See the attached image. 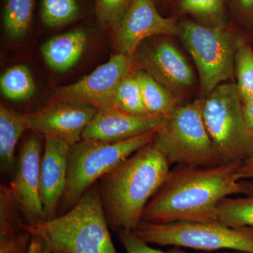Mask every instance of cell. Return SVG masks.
Returning a JSON list of instances; mask_svg holds the SVG:
<instances>
[{
    "label": "cell",
    "mask_w": 253,
    "mask_h": 253,
    "mask_svg": "<svg viewBox=\"0 0 253 253\" xmlns=\"http://www.w3.org/2000/svg\"><path fill=\"white\" fill-rule=\"evenodd\" d=\"M241 162L221 163L214 167L176 166L151 198L142 221L154 224L212 222L218 221L221 200L253 193L252 179L237 180L234 174Z\"/></svg>",
    "instance_id": "cell-1"
},
{
    "label": "cell",
    "mask_w": 253,
    "mask_h": 253,
    "mask_svg": "<svg viewBox=\"0 0 253 253\" xmlns=\"http://www.w3.org/2000/svg\"><path fill=\"white\" fill-rule=\"evenodd\" d=\"M169 166L151 142L98 181L106 219L113 231H135L144 208L166 181Z\"/></svg>",
    "instance_id": "cell-2"
},
{
    "label": "cell",
    "mask_w": 253,
    "mask_h": 253,
    "mask_svg": "<svg viewBox=\"0 0 253 253\" xmlns=\"http://www.w3.org/2000/svg\"><path fill=\"white\" fill-rule=\"evenodd\" d=\"M23 229L42 236L53 251L66 253H118L106 219L99 182L90 186L76 206L54 219Z\"/></svg>",
    "instance_id": "cell-3"
},
{
    "label": "cell",
    "mask_w": 253,
    "mask_h": 253,
    "mask_svg": "<svg viewBox=\"0 0 253 253\" xmlns=\"http://www.w3.org/2000/svg\"><path fill=\"white\" fill-rule=\"evenodd\" d=\"M156 132L151 131L115 142L82 139L70 146L67 181L59 207L61 214L74 207L86 190L104 174L153 142Z\"/></svg>",
    "instance_id": "cell-4"
},
{
    "label": "cell",
    "mask_w": 253,
    "mask_h": 253,
    "mask_svg": "<svg viewBox=\"0 0 253 253\" xmlns=\"http://www.w3.org/2000/svg\"><path fill=\"white\" fill-rule=\"evenodd\" d=\"M201 104L199 99L178 106L156 130L153 144L169 165L206 168L224 163L206 130Z\"/></svg>",
    "instance_id": "cell-5"
},
{
    "label": "cell",
    "mask_w": 253,
    "mask_h": 253,
    "mask_svg": "<svg viewBox=\"0 0 253 253\" xmlns=\"http://www.w3.org/2000/svg\"><path fill=\"white\" fill-rule=\"evenodd\" d=\"M147 244L187 248L206 253H253V228H233L219 221L154 224L141 221L134 231Z\"/></svg>",
    "instance_id": "cell-6"
},
{
    "label": "cell",
    "mask_w": 253,
    "mask_h": 253,
    "mask_svg": "<svg viewBox=\"0 0 253 253\" xmlns=\"http://www.w3.org/2000/svg\"><path fill=\"white\" fill-rule=\"evenodd\" d=\"M201 101L205 126L221 161L242 163L253 154V141L236 83L219 84Z\"/></svg>",
    "instance_id": "cell-7"
},
{
    "label": "cell",
    "mask_w": 253,
    "mask_h": 253,
    "mask_svg": "<svg viewBox=\"0 0 253 253\" xmlns=\"http://www.w3.org/2000/svg\"><path fill=\"white\" fill-rule=\"evenodd\" d=\"M179 28V36L196 63L204 97L233 79L238 38L228 26L209 27L186 21Z\"/></svg>",
    "instance_id": "cell-8"
},
{
    "label": "cell",
    "mask_w": 253,
    "mask_h": 253,
    "mask_svg": "<svg viewBox=\"0 0 253 253\" xmlns=\"http://www.w3.org/2000/svg\"><path fill=\"white\" fill-rule=\"evenodd\" d=\"M134 70L133 56L118 53L79 81L55 89L51 100L110 107L118 84Z\"/></svg>",
    "instance_id": "cell-9"
},
{
    "label": "cell",
    "mask_w": 253,
    "mask_h": 253,
    "mask_svg": "<svg viewBox=\"0 0 253 253\" xmlns=\"http://www.w3.org/2000/svg\"><path fill=\"white\" fill-rule=\"evenodd\" d=\"M41 140L28 137L21 145L9 188L25 224L35 226L46 221L41 196Z\"/></svg>",
    "instance_id": "cell-10"
},
{
    "label": "cell",
    "mask_w": 253,
    "mask_h": 253,
    "mask_svg": "<svg viewBox=\"0 0 253 253\" xmlns=\"http://www.w3.org/2000/svg\"><path fill=\"white\" fill-rule=\"evenodd\" d=\"M133 59L136 70L149 73L173 94L189 89L196 84L192 68L171 41L160 40L143 46Z\"/></svg>",
    "instance_id": "cell-11"
},
{
    "label": "cell",
    "mask_w": 253,
    "mask_h": 253,
    "mask_svg": "<svg viewBox=\"0 0 253 253\" xmlns=\"http://www.w3.org/2000/svg\"><path fill=\"white\" fill-rule=\"evenodd\" d=\"M97 110L90 105L51 100L41 109L23 117L30 130L58 138L71 146L81 140Z\"/></svg>",
    "instance_id": "cell-12"
},
{
    "label": "cell",
    "mask_w": 253,
    "mask_h": 253,
    "mask_svg": "<svg viewBox=\"0 0 253 253\" xmlns=\"http://www.w3.org/2000/svg\"><path fill=\"white\" fill-rule=\"evenodd\" d=\"M116 31L118 53L133 56L145 40L179 36V28L173 18L160 14L153 0H134Z\"/></svg>",
    "instance_id": "cell-13"
},
{
    "label": "cell",
    "mask_w": 253,
    "mask_h": 253,
    "mask_svg": "<svg viewBox=\"0 0 253 253\" xmlns=\"http://www.w3.org/2000/svg\"><path fill=\"white\" fill-rule=\"evenodd\" d=\"M166 118L138 116L110 106L98 109L82 136L83 139L115 142L157 130Z\"/></svg>",
    "instance_id": "cell-14"
},
{
    "label": "cell",
    "mask_w": 253,
    "mask_h": 253,
    "mask_svg": "<svg viewBox=\"0 0 253 253\" xmlns=\"http://www.w3.org/2000/svg\"><path fill=\"white\" fill-rule=\"evenodd\" d=\"M41 167V196L46 221L58 217L60 201L67 181L69 145L45 136Z\"/></svg>",
    "instance_id": "cell-15"
},
{
    "label": "cell",
    "mask_w": 253,
    "mask_h": 253,
    "mask_svg": "<svg viewBox=\"0 0 253 253\" xmlns=\"http://www.w3.org/2000/svg\"><path fill=\"white\" fill-rule=\"evenodd\" d=\"M87 42L85 31L73 30L45 42L42 46V55L52 71L66 72L77 64L85 51Z\"/></svg>",
    "instance_id": "cell-16"
},
{
    "label": "cell",
    "mask_w": 253,
    "mask_h": 253,
    "mask_svg": "<svg viewBox=\"0 0 253 253\" xmlns=\"http://www.w3.org/2000/svg\"><path fill=\"white\" fill-rule=\"evenodd\" d=\"M23 114L6 106H0V161L3 172H11L14 168L15 149L18 139L27 130Z\"/></svg>",
    "instance_id": "cell-17"
},
{
    "label": "cell",
    "mask_w": 253,
    "mask_h": 253,
    "mask_svg": "<svg viewBox=\"0 0 253 253\" xmlns=\"http://www.w3.org/2000/svg\"><path fill=\"white\" fill-rule=\"evenodd\" d=\"M134 73L140 86L145 107L149 114L167 118L179 106L177 98L172 91L149 73L136 69Z\"/></svg>",
    "instance_id": "cell-18"
},
{
    "label": "cell",
    "mask_w": 253,
    "mask_h": 253,
    "mask_svg": "<svg viewBox=\"0 0 253 253\" xmlns=\"http://www.w3.org/2000/svg\"><path fill=\"white\" fill-rule=\"evenodd\" d=\"M36 0H5L3 25L6 36L17 41L27 34L31 28Z\"/></svg>",
    "instance_id": "cell-19"
},
{
    "label": "cell",
    "mask_w": 253,
    "mask_h": 253,
    "mask_svg": "<svg viewBox=\"0 0 253 253\" xmlns=\"http://www.w3.org/2000/svg\"><path fill=\"white\" fill-rule=\"evenodd\" d=\"M1 94L6 99L21 102L36 94V86L31 71L25 65L8 68L0 78Z\"/></svg>",
    "instance_id": "cell-20"
},
{
    "label": "cell",
    "mask_w": 253,
    "mask_h": 253,
    "mask_svg": "<svg viewBox=\"0 0 253 253\" xmlns=\"http://www.w3.org/2000/svg\"><path fill=\"white\" fill-rule=\"evenodd\" d=\"M218 221L233 228H253V193L244 197L224 198L217 207Z\"/></svg>",
    "instance_id": "cell-21"
},
{
    "label": "cell",
    "mask_w": 253,
    "mask_h": 253,
    "mask_svg": "<svg viewBox=\"0 0 253 253\" xmlns=\"http://www.w3.org/2000/svg\"><path fill=\"white\" fill-rule=\"evenodd\" d=\"M111 106L131 114L152 116L145 107L134 70L126 75L118 84L113 94Z\"/></svg>",
    "instance_id": "cell-22"
},
{
    "label": "cell",
    "mask_w": 253,
    "mask_h": 253,
    "mask_svg": "<svg viewBox=\"0 0 253 253\" xmlns=\"http://www.w3.org/2000/svg\"><path fill=\"white\" fill-rule=\"evenodd\" d=\"M234 68L236 88L241 103L245 104L253 98V49L241 38L236 44Z\"/></svg>",
    "instance_id": "cell-23"
},
{
    "label": "cell",
    "mask_w": 253,
    "mask_h": 253,
    "mask_svg": "<svg viewBox=\"0 0 253 253\" xmlns=\"http://www.w3.org/2000/svg\"><path fill=\"white\" fill-rule=\"evenodd\" d=\"M183 12L194 16L209 27H226L224 0H181Z\"/></svg>",
    "instance_id": "cell-24"
},
{
    "label": "cell",
    "mask_w": 253,
    "mask_h": 253,
    "mask_svg": "<svg viewBox=\"0 0 253 253\" xmlns=\"http://www.w3.org/2000/svg\"><path fill=\"white\" fill-rule=\"evenodd\" d=\"M80 14L77 0H41V19L47 27H59L73 22Z\"/></svg>",
    "instance_id": "cell-25"
},
{
    "label": "cell",
    "mask_w": 253,
    "mask_h": 253,
    "mask_svg": "<svg viewBox=\"0 0 253 253\" xmlns=\"http://www.w3.org/2000/svg\"><path fill=\"white\" fill-rule=\"evenodd\" d=\"M25 224L9 186L0 187V235L17 232Z\"/></svg>",
    "instance_id": "cell-26"
},
{
    "label": "cell",
    "mask_w": 253,
    "mask_h": 253,
    "mask_svg": "<svg viewBox=\"0 0 253 253\" xmlns=\"http://www.w3.org/2000/svg\"><path fill=\"white\" fill-rule=\"evenodd\" d=\"M134 0H94L96 13L105 27L117 30Z\"/></svg>",
    "instance_id": "cell-27"
},
{
    "label": "cell",
    "mask_w": 253,
    "mask_h": 253,
    "mask_svg": "<svg viewBox=\"0 0 253 253\" xmlns=\"http://www.w3.org/2000/svg\"><path fill=\"white\" fill-rule=\"evenodd\" d=\"M116 234H117L118 240L126 249V253H190L183 251L179 247H174V249L170 250L168 252L153 249V248L150 247L149 244L138 237L133 231L121 230L117 231ZM235 253L234 251H219V252L202 253Z\"/></svg>",
    "instance_id": "cell-28"
},
{
    "label": "cell",
    "mask_w": 253,
    "mask_h": 253,
    "mask_svg": "<svg viewBox=\"0 0 253 253\" xmlns=\"http://www.w3.org/2000/svg\"><path fill=\"white\" fill-rule=\"evenodd\" d=\"M31 234L22 229L17 232L0 235V253H28Z\"/></svg>",
    "instance_id": "cell-29"
},
{
    "label": "cell",
    "mask_w": 253,
    "mask_h": 253,
    "mask_svg": "<svg viewBox=\"0 0 253 253\" xmlns=\"http://www.w3.org/2000/svg\"><path fill=\"white\" fill-rule=\"evenodd\" d=\"M31 236L28 253H54L52 248L44 238L36 234H31Z\"/></svg>",
    "instance_id": "cell-30"
},
{
    "label": "cell",
    "mask_w": 253,
    "mask_h": 253,
    "mask_svg": "<svg viewBox=\"0 0 253 253\" xmlns=\"http://www.w3.org/2000/svg\"><path fill=\"white\" fill-rule=\"evenodd\" d=\"M234 176L237 180L253 179V153L241 163Z\"/></svg>",
    "instance_id": "cell-31"
},
{
    "label": "cell",
    "mask_w": 253,
    "mask_h": 253,
    "mask_svg": "<svg viewBox=\"0 0 253 253\" xmlns=\"http://www.w3.org/2000/svg\"><path fill=\"white\" fill-rule=\"evenodd\" d=\"M242 109L246 127L253 141V98L243 104Z\"/></svg>",
    "instance_id": "cell-32"
},
{
    "label": "cell",
    "mask_w": 253,
    "mask_h": 253,
    "mask_svg": "<svg viewBox=\"0 0 253 253\" xmlns=\"http://www.w3.org/2000/svg\"><path fill=\"white\" fill-rule=\"evenodd\" d=\"M240 14L253 18V0H229Z\"/></svg>",
    "instance_id": "cell-33"
},
{
    "label": "cell",
    "mask_w": 253,
    "mask_h": 253,
    "mask_svg": "<svg viewBox=\"0 0 253 253\" xmlns=\"http://www.w3.org/2000/svg\"><path fill=\"white\" fill-rule=\"evenodd\" d=\"M54 253H66L61 252V251H54Z\"/></svg>",
    "instance_id": "cell-34"
},
{
    "label": "cell",
    "mask_w": 253,
    "mask_h": 253,
    "mask_svg": "<svg viewBox=\"0 0 253 253\" xmlns=\"http://www.w3.org/2000/svg\"><path fill=\"white\" fill-rule=\"evenodd\" d=\"M235 253H249L236 252Z\"/></svg>",
    "instance_id": "cell-35"
}]
</instances>
